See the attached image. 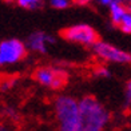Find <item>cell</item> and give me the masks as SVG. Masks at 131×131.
I'll return each mask as SVG.
<instances>
[{"label":"cell","mask_w":131,"mask_h":131,"mask_svg":"<svg viewBox=\"0 0 131 131\" xmlns=\"http://www.w3.org/2000/svg\"><path fill=\"white\" fill-rule=\"evenodd\" d=\"M79 131H104L111 121V114L98 98L86 95L79 99Z\"/></svg>","instance_id":"cell-1"},{"label":"cell","mask_w":131,"mask_h":131,"mask_svg":"<svg viewBox=\"0 0 131 131\" xmlns=\"http://www.w3.org/2000/svg\"><path fill=\"white\" fill-rule=\"evenodd\" d=\"M108 9H110L111 23L114 26L119 27V24H121V21L123 19L124 14H126V11H127V7L123 4L122 0H114V2L111 3V5L108 7Z\"/></svg>","instance_id":"cell-8"},{"label":"cell","mask_w":131,"mask_h":131,"mask_svg":"<svg viewBox=\"0 0 131 131\" xmlns=\"http://www.w3.org/2000/svg\"><path fill=\"white\" fill-rule=\"evenodd\" d=\"M91 51L94 53V56L103 63L131 64V52L119 48L115 44L108 43V41H104V40L96 41L91 47Z\"/></svg>","instance_id":"cell-6"},{"label":"cell","mask_w":131,"mask_h":131,"mask_svg":"<svg viewBox=\"0 0 131 131\" xmlns=\"http://www.w3.org/2000/svg\"><path fill=\"white\" fill-rule=\"evenodd\" d=\"M124 104L126 107H131V78L124 84Z\"/></svg>","instance_id":"cell-12"},{"label":"cell","mask_w":131,"mask_h":131,"mask_svg":"<svg viewBox=\"0 0 131 131\" xmlns=\"http://www.w3.org/2000/svg\"><path fill=\"white\" fill-rule=\"evenodd\" d=\"M43 0H16V4L26 9H36L39 8Z\"/></svg>","instance_id":"cell-10"},{"label":"cell","mask_w":131,"mask_h":131,"mask_svg":"<svg viewBox=\"0 0 131 131\" xmlns=\"http://www.w3.org/2000/svg\"><path fill=\"white\" fill-rule=\"evenodd\" d=\"M0 131H16L12 123L9 122H0Z\"/></svg>","instance_id":"cell-15"},{"label":"cell","mask_w":131,"mask_h":131,"mask_svg":"<svg viewBox=\"0 0 131 131\" xmlns=\"http://www.w3.org/2000/svg\"><path fill=\"white\" fill-rule=\"evenodd\" d=\"M76 3H79V4H86V3H88L90 0H75Z\"/></svg>","instance_id":"cell-17"},{"label":"cell","mask_w":131,"mask_h":131,"mask_svg":"<svg viewBox=\"0 0 131 131\" xmlns=\"http://www.w3.org/2000/svg\"><path fill=\"white\" fill-rule=\"evenodd\" d=\"M92 75L98 79H107L111 76V71H110L108 67H106V66H98V67L94 68Z\"/></svg>","instance_id":"cell-11"},{"label":"cell","mask_w":131,"mask_h":131,"mask_svg":"<svg viewBox=\"0 0 131 131\" xmlns=\"http://www.w3.org/2000/svg\"><path fill=\"white\" fill-rule=\"evenodd\" d=\"M70 0H50V5L56 9H66L70 7Z\"/></svg>","instance_id":"cell-13"},{"label":"cell","mask_w":131,"mask_h":131,"mask_svg":"<svg viewBox=\"0 0 131 131\" xmlns=\"http://www.w3.org/2000/svg\"><path fill=\"white\" fill-rule=\"evenodd\" d=\"M52 108L56 131H79V99L68 94H60L53 99Z\"/></svg>","instance_id":"cell-2"},{"label":"cell","mask_w":131,"mask_h":131,"mask_svg":"<svg viewBox=\"0 0 131 131\" xmlns=\"http://www.w3.org/2000/svg\"><path fill=\"white\" fill-rule=\"evenodd\" d=\"M60 36L66 41L83 47H90V48L96 41H99V35L95 31V28L86 23H78L63 28L60 31Z\"/></svg>","instance_id":"cell-5"},{"label":"cell","mask_w":131,"mask_h":131,"mask_svg":"<svg viewBox=\"0 0 131 131\" xmlns=\"http://www.w3.org/2000/svg\"><path fill=\"white\" fill-rule=\"evenodd\" d=\"M55 38L50 34L44 31H34L26 39V46L29 51L39 53V55H44L48 52L50 46L55 44Z\"/></svg>","instance_id":"cell-7"},{"label":"cell","mask_w":131,"mask_h":131,"mask_svg":"<svg viewBox=\"0 0 131 131\" xmlns=\"http://www.w3.org/2000/svg\"><path fill=\"white\" fill-rule=\"evenodd\" d=\"M26 41L16 38L0 40V68L16 66L27 58Z\"/></svg>","instance_id":"cell-4"},{"label":"cell","mask_w":131,"mask_h":131,"mask_svg":"<svg viewBox=\"0 0 131 131\" xmlns=\"http://www.w3.org/2000/svg\"><path fill=\"white\" fill-rule=\"evenodd\" d=\"M15 79H4L0 82V91H8V90H12L14 86H15Z\"/></svg>","instance_id":"cell-14"},{"label":"cell","mask_w":131,"mask_h":131,"mask_svg":"<svg viewBox=\"0 0 131 131\" xmlns=\"http://www.w3.org/2000/svg\"><path fill=\"white\" fill-rule=\"evenodd\" d=\"M112 2H114V0H98V3L100 5H104V7H110Z\"/></svg>","instance_id":"cell-16"},{"label":"cell","mask_w":131,"mask_h":131,"mask_svg":"<svg viewBox=\"0 0 131 131\" xmlns=\"http://www.w3.org/2000/svg\"><path fill=\"white\" fill-rule=\"evenodd\" d=\"M70 75L64 67L58 64H43L34 70L32 79L39 86L51 91H60L68 84Z\"/></svg>","instance_id":"cell-3"},{"label":"cell","mask_w":131,"mask_h":131,"mask_svg":"<svg viewBox=\"0 0 131 131\" xmlns=\"http://www.w3.org/2000/svg\"><path fill=\"white\" fill-rule=\"evenodd\" d=\"M123 34H127V35H131V8H127L126 14H124L123 19L121 21V24L118 27Z\"/></svg>","instance_id":"cell-9"}]
</instances>
